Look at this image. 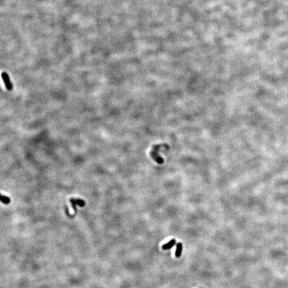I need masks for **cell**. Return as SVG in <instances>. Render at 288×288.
<instances>
[{"instance_id":"cell-1","label":"cell","mask_w":288,"mask_h":288,"mask_svg":"<svg viewBox=\"0 0 288 288\" xmlns=\"http://www.w3.org/2000/svg\"><path fill=\"white\" fill-rule=\"evenodd\" d=\"M162 148H170V147H169V146H167V145H166V144H163V145H156V146H154V147H153V149H152V150H151V151L150 152V156H151V157L153 158V159H154V161L156 162H157V163H159V164H161V163H162L163 162V159H162L161 157L159 156V154H158V151L160 150V149Z\"/></svg>"},{"instance_id":"cell-2","label":"cell","mask_w":288,"mask_h":288,"mask_svg":"<svg viewBox=\"0 0 288 288\" xmlns=\"http://www.w3.org/2000/svg\"><path fill=\"white\" fill-rule=\"evenodd\" d=\"M1 78L3 79V81L4 82V84H5V86H6V87L7 88V89L9 90V91H11L12 88H13V84L10 81V79H9L8 74L6 73V72H3L1 73Z\"/></svg>"},{"instance_id":"cell-3","label":"cell","mask_w":288,"mask_h":288,"mask_svg":"<svg viewBox=\"0 0 288 288\" xmlns=\"http://www.w3.org/2000/svg\"><path fill=\"white\" fill-rule=\"evenodd\" d=\"M70 202H71V203L72 205V207H73V210H74L75 213H76V211H77L76 205H78L80 207H84V205H85V203H86L85 202H84V200H82V199H73V198L70 199Z\"/></svg>"},{"instance_id":"cell-4","label":"cell","mask_w":288,"mask_h":288,"mask_svg":"<svg viewBox=\"0 0 288 288\" xmlns=\"http://www.w3.org/2000/svg\"><path fill=\"white\" fill-rule=\"evenodd\" d=\"M175 240H174V239H173V240H170V241L168 243H165V244H164V245H163V246H162V249H164V250H167V249H171V248H172L174 245H175Z\"/></svg>"},{"instance_id":"cell-5","label":"cell","mask_w":288,"mask_h":288,"mask_svg":"<svg viewBox=\"0 0 288 288\" xmlns=\"http://www.w3.org/2000/svg\"><path fill=\"white\" fill-rule=\"evenodd\" d=\"M182 249H183V245L182 243H179L177 244V248L175 251V257H179L182 253Z\"/></svg>"},{"instance_id":"cell-6","label":"cell","mask_w":288,"mask_h":288,"mask_svg":"<svg viewBox=\"0 0 288 288\" xmlns=\"http://www.w3.org/2000/svg\"><path fill=\"white\" fill-rule=\"evenodd\" d=\"M0 201L3 203L4 204H9L11 202V199H9V197H8L4 196L3 195L0 194Z\"/></svg>"}]
</instances>
